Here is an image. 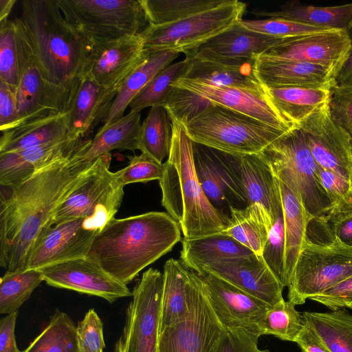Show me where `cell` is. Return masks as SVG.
I'll list each match as a JSON object with an SVG mask.
<instances>
[{
    "label": "cell",
    "instance_id": "cell-1",
    "mask_svg": "<svg viewBox=\"0 0 352 352\" xmlns=\"http://www.w3.org/2000/svg\"><path fill=\"white\" fill-rule=\"evenodd\" d=\"M77 155L40 169L14 186H0V265L6 272L27 270L57 210L86 178L94 162H79Z\"/></svg>",
    "mask_w": 352,
    "mask_h": 352
},
{
    "label": "cell",
    "instance_id": "cell-2",
    "mask_svg": "<svg viewBox=\"0 0 352 352\" xmlns=\"http://www.w3.org/2000/svg\"><path fill=\"white\" fill-rule=\"evenodd\" d=\"M181 239L179 223L167 212L113 218L94 238L87 256L127 285Z\"/></svg>",
    "mask_w": 352,
    "mask_h": 352
},
{
    "label": "cell",
    "instance_id": "cell-3",
    "mask_svg": "<svg viewBox=\"0 0 352 352\" xmlns=\"http://www.w3.org/2000/svg\"><path fill=\"white\" fill-rule=\"evenodd\" d=\"M13 19L43 77L69 92L84 74L92 43L65 19L58 0H23Z\"/></svg>",
    "mask_w": 352,
    "mask_h": 352
},
{
    "label": "cell",
    "instance_id": "cell-4",
    "mask_svg": "<svg viewBox=\"0 0 352 352\" xmlns=\"http://www.w3.org/2000/svg\"><path fill=\"white\" fill-rule=\"evenodd\" d=\"M170 120L171 146L159 181L162 205L179 223L184 238L221 232L230 217L215 208L204 193L195 168L192 142L182 124Z\"/></svg>",
    "mask_w": 352,
    "mask_h": 352
},
{
    "label": "cell",
    "instance_id": "cell-5",
    "mask_svg": "<svg viewBox=\"0 0 352 352\" xmlns=\"http://www.w3.org/2000/svg\"><path fill=\"white\" fill-rule=\"evenodd\" d=\"M184 127L192 142L232 155L261 153L285 133L216 104Z\"/></svg>",
    "mask_w": 352,
    "mask_h": 352
},
{
    "label": "cell",
    "instance_id": "cell-6",
    "mask_svg": "<svg viewBox=\"0 0 352 352\" xmlns=\"http://www.w3.org/2000/svg\"><path fill=\"white\" fill-rule=\"evenodd\" d=\"M65 20L91 43L139 34L148 23L140 0H58Z\"/></svg>",
    "mask_w": 352,
    "mask_h": 352
},
{
    "label": "cell",
    "instance_id": "cell-7",
    "mask_svg": "<svg viewBox=\"0 0 352 352\" xmlns=\"http://www.w3.org/2000/svg\"><path fill=\"white\" fill-rule=\"evenodd\" d=\"M272 166L285 170L295 183L306 210L309 223H324L331 201L322 186L319 167L300 129L295 126L283 133L263 152Z\"/></svg>",
    "mask_w": 352,
    "mask_h": 352
},
{
    "label": "cell",
    "instance_id": "cell-8",
    "mask_svg": "<svg viewBox=\"0 0 352 352\" xmlns=\"http://www.w3.org/2000/svg\"><path fill=\"white\" fill-rule=\"evenodd\" d=\"M246 7L243 2L228 0L171 23L148 25L139 34L148 54L173 50L186 54L241 21Z\"/></svg>",
    "mask_w": 352,
    "mask_h": 352
},
{
    "label": "cell",
    "instance_id": "cell-9",
    "mask_svg": "<svg viewBox=\"0 0 352 352\" xmlns=\"http://www.w3.org/2000/svg\"><path fill=\"white\" fill-rule=\"evenodd\" d=\"M111 160L107 153L94 161L85 180L57 210L53 226L81 218L88 230L98 233L115 218L124 192L109 169Z\"/></svg>",
    "mask_w": 352,
    "mask_h": 352
},
{
    "label": "cell",
    "instance_id": "cell-10",
    "mask_svg": "<svg viewBox=\"0 0 352 352\" xmlns=\"http://www.w3.org/2000/svg\"><path fill=\"white\" fill-rule=\"evenodd\" d=\"M352 276V248L332 239L315 243L307 236L288 285V301L304 304Z\"/></svg>",
    "mask_w": 352,
    "mask_h": 352
},
{
    "label": "cell",
    "instance_id": "cell-11",
    "mask_svg": "<svg viewBox=\"0 0 352 352\" xmlns=\"http://www.w3.org/2000/svg\"><path fill=\"white\" fill-rule=\"evenodd\" d=\"M164 274L149 268L132 291L122 332L114 352H159Z\"/></svg>",
    "mask_w": 352,
    "mask_h": 352
},
{
    "label": "cell",
    "instance_id": "cell-12",
    "mask_svg": "<svg viewBox=\"0 0 352 352\" xmlns=\"http://www.w3.org/2000/svg\"><path fill=\"white\" fill-rule=\"evenodd\" d=\"M225 331L196 272L190 311L182 320L160 332L159 352H217Z\"/></svg>",
    "mask_w": 352,
    "mask_h": 352
},
{
    "label": "cell",
    "instance_id": "cell-13",
    "mask_svg": "<svg viewBox=\"0 0 352 352\" xmlns=\"http://www.w3.org/2000/svg\"><path fill=\"white\" fill-rule=\"evenodd\" d=\"M15 30L19 82L14 94L20 120L19 125L52 114L67 113L70 92L50 83L43 77L23 36L16 26Z\"/></svg>",
    "mask_w": 352,
    "mask_h": 352
},
{
    "label": "cell",
    "instance_id": "cell-14",
    "mask_svg": "<svg viewBox=\"0 0 352 352\" xmlns=\"http://www.w3.org/2000/svg\"><path fill=\"white\" fill-rule=\"evenodd\" d=\"M221 157L234 196L247 206H261L274 223L282 201L276 176L263 153L232 155L221 151Z\"/></svg>",
    "mask_w": 352,
    "mask_h": 352
},
{
    "label": "cell",
    "instance_id": "cell-15",
    "mask_svg": "<svg viewBox=\"0 0 352 352\" xmlns=\"http://www.w3.org/2000/svg\"><path fill=\"white\" fill-rule=\"evenodd\" d=\"M198 274L209 303L225 330L241 329L262 336L261 325L271 306L217 276Z\"/></svg>",
    "mask_w": 352,
    "mask_h": 352
},
{
    "label": "cell",
    "instance_id": "cell-16",
    "mask_svg": "<svg viewBox=\"0 0 352 352\" xmlns=\"http://www.w3.org/2000/svg\"><path fill=\"white\" fill-rule=\"evenodd\" d=\"M48 285L104 298L112 303L132 296L127 285L119 282L87 256L41 268Z\"/></svg>",
    "mask_w": 352,
    "mask_h": 352
},
{
    "label": "cell",
    "instance_id": "cell-17",
    "mask_svg": "<svg viewBox=\"0 0 352 352\" xmlns=\"http://www.w3.org/2000/svg\"><path fill=\"white\" fill-rule=\"evenodd\" d=\"M298 127L317 164L352 183V138L332 120L329 106Z\"/></svg>",
    "mask_w": 352,
    "mask_h": 352
},
{
    "label": "cell",
    "instance_id": "cell-18",
    "mask_svg": "<svg viewBox=\"0 0 352 352\" xmlns=\"http://www.w3.org/2000/svg\"><path fill=\"white\" fill-rule=\"evenodd\" d=\"M148 56L140 34L92 43L84 74L104 87L119 89L126 78Z\"/></svg>",
    "mask_w": 352,
    "mask_h": 352
},
{
    "label": "cell",
    "instance_id": "cell-19",
    "mask_svg": "<svg viewBox=\"0 0 352 352\" xmlns=\"http://www.w3.org/2000/svg\"><path fill=\"white\" fill-rule=\"evenodd\" d=\"M197 273L217 276L271 307L284 299L282 294L284 287L263 257L255 254L210 263L203 266Z\"/></svg>",
    "mask_w": 352,
    "mask_h": 352
},
{
    "label": "cell",
    "instance_id": "cell-20",
    "mask_svg": "<svg viewBox=\"0 0 352 352\" xmlns=\"http://www.w3.org/2000/svg\"><path fill=\"white\" fill-rule=\"evenodd\" d=\"M350 48L347 32L334 30L291 38L263 54L320 65L336 78Z\"/></svg>",
    "mask_w": 352,
    "mask_h": 352
},
{
    "label": "cell",
    "instance_id": "cell-21",
    "mask_svg": "<svg viewBox=\"0 0 352 352\" xmlns=\"http://www.w3.org/2000/svg\"><path fill=\"white\" fill-rule=\"evenodd\" d=\"M98 233L86 228L85 219H72L53 226L34 249L27 270L86 256Z\"/></svg>",
    "mask_w": 352,
    "mask_h": 352
},
{
    "label": "cell",
    "instance_id": "cell-22",
    "mask_svg": "<svg viewBox=\"0 0 352 352\" xmlns=\"http://www.w3.org/2000/svg\"><path fill=\"white\" fill-rule=\"evenodd\" d=\"M173 86L190 90L216 104L248 116L285 132L296 126L273 107L265 94L236 87L213 86L186 78L177 80Z\"/></svg>",
    "mask_w": 352,
    "mask_h": 352
},
{
    "label": "cell",
    "instance_id": "cell-23",
    "mask_svg": "<svg viewBox=\"0 0 352 352\" xmlns=\"http://www.w3.org/2000/svg\"><path fill=\"white\" fill-rule=\"evenodd\" d=\"M118 90L104 87L83 74L70 91L67 111L69 138H87L103 121Z\"/></svg>",
    "mask_w": 352,
    "mask_h": 352
},
{
    "label": "cell",
    "instance_id": "cell-24",
    "mask_svg": "<svg viewBox=\"0 0 352 352\" xmlns=\"http://www.w3.org/2000/svg\"><path fill=\"white\" fill-rule=\"evenodd\" d=\"M190 65L182 78L217 87H230L265 95L256 72V58L229 59L206 58L187 54Z\"/></svg>",
    "mask_w": 352,
    "mask_h": 352
},
{
    "label": "cell",
    "instance_id": "cell-25",
    "mask_svg": "<svg viewBox=\"0 0 352 352\" xmlns=\"http://www.w3.org/2000/svg\"><path fill=\"white\" fill-rule=\"evenodd\" d=\"M280 197L285 227V276L288 287L299 253L307 239L309 220L298 190L283 169L271 166Z\"/></svg>",
    "mask_w": 352,
    "mask_h": 352
},
{
    "label": "cell",
    "instance_id": "cell-26",
    "mask_svg": "<svg viewBox=\"0 0 352 352\" xmlns=\"http://www.w3.org/2000/svg\"><path fill=\"white\" fill-rule=\"evenodd\" d=\"M290 38L276 37L252 31L243 26L239 21L226 31L187 54L206 58H256Z\"/></svg>",
    "mask_w": 352,
    "mask_h": 352
},
{
    "label": "cell",
    "instance_id": "cell-27",
    "mask_svg": "<svg viewBox=\"0 0 352 352\" xmlns=\"http://www.w3.org/2000/svg\"><path fill=\"white\" fill-rule=\"evenodd\" d=\"M256 76L265 87L306 86L332 88L331 71L320 65L266 54L256 58Z\"/></svg>",
    "mask_w": 352,
    "mask_h": 352
},
{
    "label": "cell",
    "instance_id": "cell-28",
    "mask_svg": "<svg viewBox=\"0 0 352 352\" xmlns=\"http://www.w3.org/2000/svg\"><path fill=\"white\" fill-rule=\"evenodd\" d=\"M268 102L289 122L298 126L329 106L331 88L306 86L265 87Z\"/></svg>",
    "mask_w": 352,
    "mask_h": 352
},
{
    "label": "cell",
    "instance_id": "cell-29",
    "mask_svg": "<svg viewBox=\"0 0 352 352\" xmlns=\"http://www.w3.org/2000/svg\"><path fill=\"white\" fill-rule=\"evenodd\" d=\"M163 274L160 333L188 314L196 278L195 272L174 258L165 263Z\"/></svg>",
    "mask_w": 352,
    "mask_h": 352
},
{
    "label": "cell",
    "instance_id": "cell-30",
    "mask_svg": "<svg viewBox=\"0 0 352 352\" xmlns=\"http://www.w3.org/2000/svg\"><path fill=\"white\" fill-rule=\"evenodd\" d=\"M1 132L0 154L58 142L69 138L67 112L52 114Z\"/></svg>",
    "mask_w": 352,
    "mask_h": 352
},
{
    "label": "cell",
    "instance_id": "cell-31",
    "mask_svg": "<svg viewBox=\"0 0 352 352\" xmlns=\"http://www.w3.org/2000/svg\"><path fill=\"white\" fill-rule=\"evenodd\" d=\"M253 13L258 16L283 19L346 32L352 25V3L333 6H314L302 5L294 1L287 2L276 10H258Z\"/></svg>",
    "mask_w": 352,
    "mask_h": 352
},
{
    "label": "cell",
    "instance_id": "cell-32",
    "mask_svg": "<svg viewBox=\"0 0 352 352\" xmlns=\"http://www.w3.org/2000/svg\"><path fill=\"white\" fill-rule=\"evenodd\" d=\"M141 124L140 112H129L113 124L102 126L87 149L76 156L77 161L91 163L113 150H139Z\"/></svg>",
    "mask_w": 352,
    "mask_h": 352
},
{
    "label": "cell",
    "instance_id": "cell-33",
    "mask_svg": "<svg viewBox=\"0 0 352 352\" xmlns=\"http://www.w3.org/2000/svg\"><path fill=\"white\" fill-rule=\"evenodd\" d=\"M254 254L232 237L221 232L182 240L181 260L198 272L204 265L221 260Z\"/></svg>",
    "mask_w": 352,
    "mask_h": 352
},
{
    "label": "cell",
    "instance_id": "cell-34",
    "mask_svg": "<svg viewBox=\"0 0 352 352\" xmlns=\"http://www.w3.org/2000/svg\"><path fill=\"white\" fill-rule=\"evenodd\" d=\"M179 52L163 50L149 54L148 59L133 72L121 85L110 109L104 118V126H109L122 117L133 99L164 68L171 64Z\"/></svg>",
    "mask_w": 352,
    "mask_h": 352
},
{
    "label": "cell",
    "instance_id": "cell-35",
    "mask_svg": "<svg viewBox=\"0 0 352 352\" xmlns=\"http://www.w3.org/2000/svg\"><path fill=\"white\" fill-rule=\"evenodd\" d=\"M230 221L221 233L228 235L255 254L262 256L274 223L261 206L254 204L245 208L230 206Z\"/></svg>",
    "mask_w": 352,
    "mask_h": 352
},
{
    "label": "cell",
    "instance_id": "cell-36",
    "mask_svg": "<svg viewBox=\"0 0 352 352\" xmlns=\"http://www.w3.org/2000/svg\"><path fill=\"white\" fill-rule=\"evenodd\" d=\"M192 148L196 174L204 193L214 207L222 205L226 193L233 195L234 189L226 172L221 152L193 142Z\"/></svg>",
    "mask_w": 352,
    "mask_h": 352
},
{
    "label": "cell",
    "instance_id": "cell-37",
    "mask_svg": "<svg viewBox=\"0 0 352 352\" xmlns=\"http://www.w3.org/2000/svg\"><path fill=\"white\" fill-rule=\"evenodd\" d=\"M305 323L330 352H352V315L342 309L302 313Z\"/></svg>",
    "mask_w": 352,
    "mask_h": 352
},
{
    "label": "cell",
    "instance_id": "cell-38",
    "mask_svg": "<svg viewBox=\"0 0 352 352\" xmlns=\"http://www.w3.org/2000/svg\"><path fill=\"white\" fill-rule=\"evenodd\" d=\"M172 140V122L163 106L150 108L142 122L139 150L162 163L168 157Z\"/></svg>",
    "mask_w": 352,
    "mask_h": 352
},
{
    "label": "cell",
    "instance_id": "cell-39",
    "mask_svg": "<svg viewBox=\"0 0 352 352\" xmlns=\"http://www.w3.org/2000/svg\"><path fill=\"white\" fill-rule=\"evenodd\" d=\"M21 352H80L76 326L66 313L56 309L45 328Z\"/></svg>",
    "mask_w": 352,
    "mask_h": 352
},
{
    "label": "cell",
    "instance_id": "cell-40",
    "mask_svg": "<svg viewBox=\"0 0 352 352\" xmlns=\"http://www.w3.org/2000/svg\"><path fill=\"white\" fill-rule=\"evenodd\" d=\"M191 63V58L171 63L162 69L133 99L129 112H140L153 106H163L174 87L173 84L183 78Z\"/></svg>",
    "mask_w": 352,
    "mask_h": 352
},
{
    "label": "cell",
    "instance_id": "cell-41",
    "mask_svg": "<svg viewBox=\"0 0 352 352\" xmlns=\"http://www.w3.org/2000/svg\"><path fill=\"white\" fill-rule=\"evenodd\" d=\"M148 25L171 23L219 6L228 0H140Z\"/></svg>",
    "mask_w": 352,
    "mask_h": 352
},
{
    "label": "cell",
    "instance_id": "cell-42",
    "mask_svg": "<svg viewBox=\"0 0 352 352\" xmlns=\"http://www.w3.org/2000/svg\"><path fill=\"white\" fill-rule=\"evenodd\" d=\"M42 281L43 275L38 270L5 272L0 280V313L18 311Z\"/></svg>",
    "mask_w": 352,
    "mask_h": 352
},
{
    "label": "cell",
    "instance_id": "cell-43",
    "mask_svg": "<svg viewBox=\"0 0 352 352\" xmlns=\"http://www.w3.org/2000/svg\"><path fill=\"white\" fill-rule=\"evenodd\" d=\"M305 325L295 305L284 299L270 307L261 325V335H272L281 340L294 342Z\"/></svg>",
    "mask_w": 352,
    "mask_h": 352
},
{
    "label": "cell",
    "instance_id": "cell-44",
    "mask_svg": "<svg viewBox=\"0 0 352 352\" xmlns=\"http://www.w3.org/2000/svg\"><path fill=\"white\" fill-rule=\"evenodd\" d=\"M173 87L163 107L170 120H175L183 126L214 104L190 90Z\"/></svg>",
    "mask_w": 352,
    "mask_h": 352
},
{
    "label": "cell",
    "instance_id": "cell-45",
    "mask_svg": "<svg viewBox=\"0 0 352 352\" xmlns=\"http://www.w3.org/2000/svg\"><path fill=\"white\" fill-rule=\"evenodd\" d=\"M0 81L14 90L19 82L16 30L9 19L0 21Z\"/></svg>",
    "mask_w": 352,
    "mask_h": 352
},
{
    "label": "cell",
    "instance_id": "cell-46",
    "mask_svg": "<svg viewBox=\"0 0 352 352\" xmlns=\"http://www.w3.org/2000/svg\"><path fill=\"white\" fill-rule=\"evenodd\" d=\"M240 23L252 31L280 38L298 37L329 30H334L311 26L293 21L274 18L258 20L241 19Z\"/></svg>",
    "mask_w": 352,
    "mask_h": 352
},
{
    "label": "cell",
    "instance_id": "cell-47",
    "mask_svg": "<svg viewBox=\"0 0 352 352\" xmlns=\"http://www.w3.org/2000/svg\"><path fill=\"white\" fill-rule=\"evenodd\" d=\"M129 163L124 168L115 172L117 182L124 187L137 182L160 181L162 177L164 165L142 153L139 155L129 157Z\"/></svg>",
    "mask_w": 352,
    "mask_h": 352
},
{
    "label": "cell",
    "instance_id": "cell-48",
    "mask_svg": "<svg viewBox=\"0 0 352 352\" xmlns=\"http://www.w3.org/2000/svg\"><path fill=\"white\" fill-rule=\"evenodd\" d=\"M262 257L276 278L285 287V227L283 206L272 228Z\"/></svg>",
    "mask_w": 352,
    "mask_h": 352
},
{
    "label": "cell",
    "instance_id": "cell-49",
    "mask_svg": "<svg viewBox=\"0 0 352 352\" xmlns=\"http://www.w3.org/2000/svg\"><path fill=\"white\" fill-rule=\"evenodd\" d=\"M319 175L322 186L332 204V208L327 218L338 213L352 210V183L320 166Z\"/></svg>",
    "mask_w": 352,
    "mask_h": 352
},
{
    "label": "cell",
    "instance_id": "cell-50",
    "mask_svg": "<svg viewBox=\"0 0 352 352\" xmlns=\"http://www.w3.org/2000/svg\"><path fill=\"white\" fill-rule=\"evenodd\" d=\"M76 340L80 352H104L103 324L94 309H90L76 325Z\"/></svg>",
    "mask_w": 352,
    "mask_h": 352
},
{
    "label": "cell",
    "instance_id": "cell-51",
    "mask_svg": "<svg viewBox=\"0 0 352 352\" xmlns=\"http://www.w3.org/2000/svg\"><path fill=\"white\" fill-rule=\"evenodd\" d=\"M329 111L332 120L352 138V82L331 88Z\"/></svg>",
    "mask_w": 352,
    "mask_h": 352
},
{
    "label": "cell",
    "instance_id": "cell-52",
    "mask_svg": "<svg viewBox=\"0 0 352 352\" xmlns=\"http://www.w3.org/2000/svg\"><path fill=\"white\" fill-rule=\"evenodd\" d=\"M259 337L241 329L226 330L217 352H270L258 347Z\"/></svg>",
    "mask_w": 352,
    "mask_h": 352
},
{
    "label": "cell",
    "instance_id": "cell-53",
    "mask_svg": "<svg viewBox=\"0 0 352 352\" xmlns=\"http://www.w3.org/2000/svg\"><path fill=\"white\" fill-rule=\"evenodd\" d=\"M310 300L322 304L332 311L343 307L352 309V276Z\"/></svg>",
    "mask_w": 352,
    "mask_h": 352
},
{
    "label": "cell",
    "instance_id": "cell-54",
    "mask_svg": "<svg viewBox=\"0 0 352 352\" xmlns=\"http://www.w3.org/2000/svg\"><path fill=\"white\" fill-rule=\"evenodd\" d=\"M14 89L0 81V130L10 129L19 124Z\"/></svg>",
    "mask_w": 352,
    "mask_h": 352
},
{
    "label": "cell",
    "instance_id": "cell-55",
    "mask_svg": "<svg viewBox=\"0 0 352 352\" xmlns=\"http://www.w3.org/2000/svg\"><path fill=\"white\" fill-rule=\"evenodd\" d=\"M322 225L331 228L333 239L352 248V210L329 216Z\"/></svg>",
    "mask_w": 352,
    "mask_h": 352
},
{
    "label": "cell",
    "instance_id": "cell-56",
    "mask_svg": "<svg viewBox=\"0 0 352 352\" xmlns=\"http://www.w3.org/2000/svg\"><path fill=\"white\" fill-rule=\"evenodd\" d=\"M18 311L7 314L0 320V352H21L16 344L15 327Z\"/></svg>",
    "mask_w": 352,
    "mask_h": 352
},
{
    "label": "cell",
    "instance_id": "cell-57",
    "mask_svg": "<svg viewBox=\"0 0 352 352\" xmlns=\"http://www.w3.org/2000/svg\"><path fill=\"white\" fill-rule=\"evenodd\" d=\"M295 342L300 347V352H330L315 332L306 323Z\"/></svg>",
    "mask_w": 352,
    "mask_h": 352
},
{
    "label": "cell",
    "instance_id": "cell-58",
    "mask_svg": "<svg viewBox=\"0 0 352 352\" xmlns=\"http://www.w3.org/2000/svg\"><path fill=\"white\" fill-rule=\"evenodd\" d=\"M347 34L350 40L351 48L347 59L336 78L337 85L352 82V25Z\"/></svg>",
    "mask_w": 352,
    "mask_h": 352
},
{
    "label": "cell",
    "instance_id": "cell-59",
    "mask_svg": "<svg viewBox=\"0 0 352 352\" xmlns=\"http://www.w3.org/2000/svg\"><path fill=\"white\" fill-rule=\"evenodd\" d=\"M16 0H0V21L8 19Z\"/></svg>",
    "mask_w": 352,
    "mask_h": 352
}]
</instances>
